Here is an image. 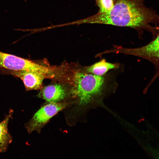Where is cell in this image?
<instances>
[{
	"label": "cell",
	"instance_id": "8992f818",
	"mask_svg": "<svg viewBox=\"0 0 159 159\" xmlns=\"http://www.w3.org/2000/svg\"><path fill=\"white\" fill-rule=\"evenodd\" d=\"M0 73L10 74L20 79L26 91L37 90L41 88L43 79L46 74L32 71H13L0 68Z\"/></svg>",
	"mask_w": 159,
	"mask_h": 159
},
{
	"label": "cell",
	"instance_id": "7a4b0ae2",
	"mask_svg": "<svg viewBox=\"0 0 159 159\" xmlns=\"http://www.w3.org/2000/svg\"><path fill=\"white\" fill-rule=\"evenodd\" d=\"M145 0H114L113 6L109 11L98 13L87 21L90 23L130 27L140 33L146 30L154 38L159 34V16L145 5Z\"/></svg>",
	"mask_w": 159,
	"mask_h": 159
},
{
	"label": "cell",
	"instance_id": "52a82bcc",
	"mask_svg": "<svg viewBox=\"0 0 159 159\" xmlns=\"http://www.w3.org/2000/svg\"><path fill=\"white\" fill-rule=\"evenodd\" d=\"M68 93L61 85H51L42 89L38 97L45 100L47 103H58L67 101Z\"/></svg>",
	"mask_w": 159,
	"mask_h": 159
},
{
	"label": "cell",
	"instance_id": "9c48e42d",
	"mask_svg": "<svg viewBox=\"0 0 159 159\" xmlns=\"http://www.w3.org/2000/svg\"><path fill=\"white\" fill-rule=\"evenodd\" d=\"M121 67L120 63L109 62L104 59L89 67L87 69L91 74L103 76L110 70L117 69Z\"/></svg>",
	"mask_w": 159,
	"mask_h": 159
},
{
	"label": "cell",
	"instance_id": "277c9868",
	"mask_svg": "<svg viewBox=\"0 0 159 159\" xmlns=\"http://www.w3.org/2000/svg\"><path fill=\"white\" fill-rule=\"evenodd\" d=\"M159 34L149 43L142 47L135 48H127L121 46H114L101 53H114L131 55L139 57L149 60L158 69L159 57Z\"/></svg>",
	"mask_w": 159,
	"mask_h": 159
},
{
	"label": "cell",
	"instance_id": "3957f363",
	"mask_svg": "<svg viewBox=\"0 0 159 159\" xmlns=\"http://www.w3.org/2000/svg\"><path fill=\"white\" fill-rule=\"evenodd\" d=\"M69 101L58 103H47L43 105L25 125L29 133L36 131L40 133L42 129L49 120L59 112L69 107Z\"/></svg>",
	"mask_w": 159,
	"mask_h": 159
},
{
	"label": "cell",
	"instance_id": "ba28073f",
	"mask_svg": "<svg viewBox=\"0 0 159 159\" xmlns=\"http://www.w3.org/2000/svg\"><path fill=\"white\" fill-rule=\"evenodd\" d=\"M13 112V110L10 109L4 119L0 122V153L5 152L12 141V138L9 132L8 125Z\"/></svg>",
	"mask_w": 159,
	"mask_h": 159
},
{
	"label": "cell",
	"instance_id": "30bf717a",
	"mask_svg": "<svg viewBox=\"0 0 159 159\" xmlns=\"http://www.w3.org/2000/svg\"><path fill=\"white\" fill-rule=\"evenodd\" d=\"M96 4L99 8V13L109 11L114 5V0H95Z\"/></svg>",
	"mask_w": 159,
	"mask_h": 159
},
{
	"label": "cell",
	"instance_id": "8fae6325",
	"mask_svg": "<svg viewBox=\"0 0 159 159\" xmlns=\"http://www.w3.org/2000/svg\"><path fill=\"white\" fill-rule=\"evenodd\" d=\"M25 2H26L27 0H23Z\"/></svg>",
	"mask_w": 159,
	"mask_h": 159
},
{
	"label": "cell",
	"instance_id": "5b68a950",
	"mask_svg": "<svg viewBox=\"0 0 159 159\" xmlns=\"http://www.w3.org/2000/svg\"><path fill=\"white\" fill-rule=\"evenodd\" d=\"M0 68L13 70L36 71L47 74L48 69L32 60L0 51Z\"/></svg>",
	"mask_w": 159,
	"mask_h": 159
},
{
	"label": "cell",
	"instance_id": "6da1fadb",
	"mask_svg": "<svg viewBox=\"0 0 159 159\" xmlns=\"http://www.w3.org/2000/svg\"><path fill=\"white\" fill-rule=\"evenodd\" d=\"M113 69L103 76L77 72L74 78L70 106L64 109L66 122L70 126L86 120L88 111L104 97L114 92L118 86L117 74L121 69Z\"/></svg>",
	"mask_w": 159,
	"mask_h": 159
}]
</instances>
